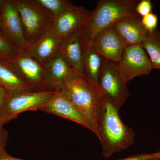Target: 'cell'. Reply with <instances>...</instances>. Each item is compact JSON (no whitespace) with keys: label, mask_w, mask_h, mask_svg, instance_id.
Wrapping results in <instances>:
<instances>
[{"label":"cell","mask_w":160,"mask_h":160,"mask_svg":"<svg viewBox=\"0 0 160 160\" xmlns=\"http://www.w3.org/2000/svg\"><path fill=\"white\" fill-rule=\"evenodd\" d=\"M98 84L106 99L120 110L129 97V92L127 84L119 71L117 63L103 58Z\"/></svg>","instance_id":"8992f818"},{"label":"cell","mask_w":160,"mask_h":160,"mask_svg":"<svg viewBox=\"0 0 160 160\" xmlns=\"http://www.w3.org/2000/svg\"><path fill=\"white\" fill-rule=\"evenodd\" d=\"M62 91L82 115L90 131L98 137L100 117L106 101L98 83L78 74L66 83Z\"/></svg>","instance_id":"6da1fadb"},{"label":"cell","mask_w":160,"mask_h":160,"mask_svg":"<svg viewBox=\"0 0 160 160\" xmlns=\"http://www.w3.org/2000/svg\"><path fill=\"white\" fill-rule=\"evenodd\" d=\"M119 111L106 99L100 117L97 137L105 158L125 151L134 143L135 132L121 119Z\"/></svg>","instance_id":"7a4b0ae2"},{"label":"cell","mask_w":160,"mask_h":160,"mask_svg":"<svg viewBox=\"0 0 160 160\" xmlns=\"http://www.w3.org/2000/svg\"><path fill=\"white\" fill-rule=\"evenodd\" d=\"M81 35H75L62 40L58 53L77 73L85 75Z\"/></svg>","instance_id":"9a60e30c"},{"label":"cell","mask_w":160,"mask_h":160,"mask_svg":"<svg viewBox=\"0 0 160 160\" xmlns=\"http://www.w3.org/2000/svg\"><path fill=\"white\" fill-rule=\"evenodd\" d=\"M152 5L150 0H142L138 2L136 6V12L142 18L151 13Z\"/></svg>","instance_id":"603a6c76"},{"label":"cell","mask_w":160,"mask_h":160,"mask_svg":"<svg viewBox=\"0 0 160 160\" xmlns=\"http://www.w3.org/2000/svg\"><path fill=\"white\" fill-rule=\"evenodd\" d=\"M92 43L102 57L117 63L121 60L125 49L129 46L113 27L98 33Z\"/></svg>","instance_id":"8fae6325"},{"label":"cell","mask_w":160,"mask_h":160,"mask_svg":"<svg viewBox=\"0 0 160 160\" xmlns=\"http://www.w3.org/2000/svg\"><path fill=\"white\" fill-rule=\"evenodd\" d=\"M0 29L20 52L29 46L21 18L13 0H6L0 12Z\"/></svg>","instance_id":"ba28073f"},{"label":"cell","mask_w":160,"mask_h":160,"mask_svg":"<svg viewBox=\"0 0 160 160\" xmlns=\"http://www.w3.org/2000/svg\"><path fill=\"white\" fill-rule=\"evenodd\" d=\"M160 158V150L151 153H141L116 160H152Z\"/></svg>","instance_id":"cb8c5ba5"},{"label":"cell","mask_w":160,"mask_h":160,"mask_svg":"<svg viewBox=\"0 0 160 160\" xmlns=\"http://www.w3.org/2000/svg\"><path fill=\"white\" fill-rule=\"evenodd\" d=\"M62 39L52 29L34 42L25 51L44 65L58 53Z\"/></svg>","instance_id":"5bb4252c"},{"label":"cell","mask_w":160,"mask_h":160,"mask_svg":"<svg viewBox=\"0 0 160 160\" xmlns=\"http://www.w3.org/2000/svg\"><path fill=\"white\" fill-rule=\"evenodd\" d=\"M29 44L51 30L55 17L36 0H13Z\"/></svg>","instance_id":"277c9868"},{"label":"cell","mask_w":160,"mask_h":160,"mask_svg":"<svg viewBox=\"0 0 160 160\" xmlns=\"http://www.w3.org/2000/svg\"><path fill=\"white\" fill-rule=\"evenodd\" d=\"M138 2L135 0L98 1L93 11L90 12L81 34L82 46L92 43L98 33L113 27L122 18L139 16L136 12Z\"/></svg>","instance_id":"3957f363"},{"label":"cell","mask_w":160,"mask_h":160,"mask_svg":"<svg viewBox=\"0 0 160 160\" xmlns=\"http://www.w3.org/2000/svg\"><path fill=\"white\" fill-rule=\"evenodd\" d=\"M9 62L34 91L46 90L43 65L25 52H20Z\"/></svg>","instance_id":"9c48e42d"},{"label":"cell","mask_w":160,"mask_h":160,"mask_svg":"<svg viewBox=\"0 0 160 160\" xmlns=\"http://www.w3.org/2000/svg\"><path fill=\"white\" fill-rule=\"evenodd\" d=\"M6 0H0V12L2 11Z\"/></svg>","instance_id":"83f0119b"},{"label":"cell","mask_w":160,"mask_h":160,"mask_svg":"<svg viewBox=\"0 0 160 160\" xmlns=\"http://www.w3.org/2000/svg\"><path fill=\"white\" fill-rule=\"evenodd\" d=\"M0 122H2H2V115L1 114V112H0Z\"/></svg>","instance_id":"f1b7e54d"},{"label":"cell","mask_w":160,"mask_h":160,"mask_svg":"<svg viewBox=\"0 0 160 160\" xmlns=\"http://www.w3.org/2000/svg\"><path fill=\"white\" fill-rule=\"evenodd\" d=\"M142 25L149 33H152L158 29V16L152 12L141 19Z\"/></svg>","instance_id":"7402d4cb"},{"label":"cell","mask_w":160,"mask_h":160,"mask_svg":"<svg viewBox=\"0 0 160 160\" xmlns=\"http://www.w3.org/2000/svg\"><path fill=\"white\" fill-rule=\"evenodd\" d=\"M0 160H25L21 159L12 156L8 154L6 151L3 152L0 154Z\"/></svg>","instance_id":"4316f807"},{"label":"cell","mask_w":160,"mask_h":160,"mask_svg":"<svg viewBox=\"0 0 160 160\" xmlns=\"http://www.w3.org/2000/svg\"><path fill=\"white\" fill-rule=\"evenodd\" d=\"M43 66L46 90L62 91L66 83L78 74L58 53Z\"/></svg>","instance_id":"7c38bea8"},{"label":"cell","mask_w":160,"mask_h":160,"mask_svg":"<svg viewBox=\"0 0 160 160\" xmlns=\"http://www.w3.org/2000/svg\"><path fill=\"white\" fill-rule=\"evenodd\" d=\"M152 160H160V158H157L154 159Z\"/></svg>","instance_id":"f546056e"},{"label":"cell","mask_w":160,"mask_h":160,"mask_svg":"<svg viewBox=\"0 0 160 160\" xmlns=\"http://www.w3.org/2000/svg\"><path fill=\"white\" fill-rule=\"evenodd\" d=\"M150 59L152 69L160 70V30L148 33L142 44Z\"/></svg>","instance_id":"d6986e66"},{"label":"cell","mask_w":160,"mask_h":160,"mask_svg":"<svg viewBox=\"0 0 160 160\" xmlns=\"http://www.w3.org/2000/svg\"><path fill=\"white\" fill-rule=\"evenodd\" d=\"M9 95V93L3 87L0 86V111Z\"/></svg>","instance_id":"484cf974"},{"label":"cell","mask_w":160,"mask_h":160,"mask_svg":"<svg viewBox=\"0 0 160 160\" xmlns=\"http://www.w3.org/2000/svg\"><path fill=\"white\" fill-rule=\"evenodd\" d=\"M40 5L47 9L55 18L73 6L68 0H36Z\"/></svg>","instance_id":"44dd1931"},{"label":"cell","mask_w":160,"mask_h":160,"mask_svg":"<svg viewBox=\"0 0 160 160\" xmlns=\"http://www.w3.org/2000/svg\"><path fill=\"white\" fill-rule=\"evenodd\" d=\"M57 92L44 90L9 94L0 111L3 122L5 124L16 118L19 114L24 112L41 110Z\"/></svg>","instance_id":"5b68a950"},{"label":"cell","mask_w":160,"mask_h":160,"mask_svg":"<svg viewBox=\"0 0 160 160\" xmlns=\"http://www.w3.org/2000/svg\"><path fill=\"white\" fill-rule=\"evenodd\" d=\"M117 65L127 84L135 78L149 74L153 69L149 56L141 45L126 47Z\"/></svg>","instance_id":"52a82bcc"},{"label":"cell","mask_w":160,"mask_h":160,"mask_svg":"<svg viewBox=\"0 0 160 160\" xmlns=\"http://www.w3.org/2000/svg\"><path fill=\"white\" fill-rule=\"evenodd\" d=\"M140 16L122 18L113 27L129 46L142 45L149 32L142 25Z\"/></svg>","instance_id":"2e32d148"},{"label":"cell","mask_w":160,"mask_h":160,"mask_svg":"<svg viewBox=\"0 0 160 160\" xmlns=\"http://www.w3.org/2000/svg\"><path fill=\"white\" fill-rule=\"evenodd\" d=\"M20 52L0 29V62H9Z\"/></svg>","instance_id":"ffe728a7"},{"label":"cell","mask_w":160,"mask_h":160,"mask_svg":"<svg viewBox=\"0 0 160 160\" xmlns=\"http://www.w3.org/2000/svg\"><path fill=\"white\" fill-rule=\"evenodd\" d=\"M4 123L0 122V154L6 151L9 139L8 132L4 128Z\"/></svg>","instance_id":"d4e9b609"},{"label":"cell","mask_w":160,"mask_h":160,"mask_svg":"<svg viewBox=\"0 0 160 160\" xmlns=\"http://www.w3.org/2000/svg\"><path fill=\"white\" fill-rule=\"evenodd\" d=\"M91 11L82 6L73 5L62 14L55 18L52 29L61 39L83 31Z\"/></svg>","instance_id":"30bf717a"},{"label":"cell","mask_w":160,"mask_h":160,"mask_svg":"<svg viewBox=\"0 0 160 160\" xmlns=\"http://www.w3.org/2000/svg\"><path fill=\"white\" fill-rule=\"evenodd\" d=\"M41 110L72 121L90 130L89 125L64 91L57 92Z\"/></svg>","instance_id":"4fadbf2b"},{"label":"cell","mask_w":160,"mask_h":160,"mask_svg":"<svg viewBox=\"0 0 160 160\" xmlns=\"http://www.w3.org/2000/svg\"><path fill=\"white\" fill-rule=\"evenodd\" d=\"M0 86L9 94L33 91L9 62H0Z\"/></svg>","instance_id":"e0dca14e"},{"label":"cell","mask_w":160,"mask_h":160,"mask_svg":"<svg viewBox=\"0 0 160 160\" xmlns=\"http://www.w3.org/2000/svg\"><path fill=\"white\" fill-rule=\"evenodd\" d=\"M84 73L89 80L98 83L102 67L103 58L98 53L92 43L82 46Z\"/></svg>","instance_id":"ac0fdd59"}]
</instances>
